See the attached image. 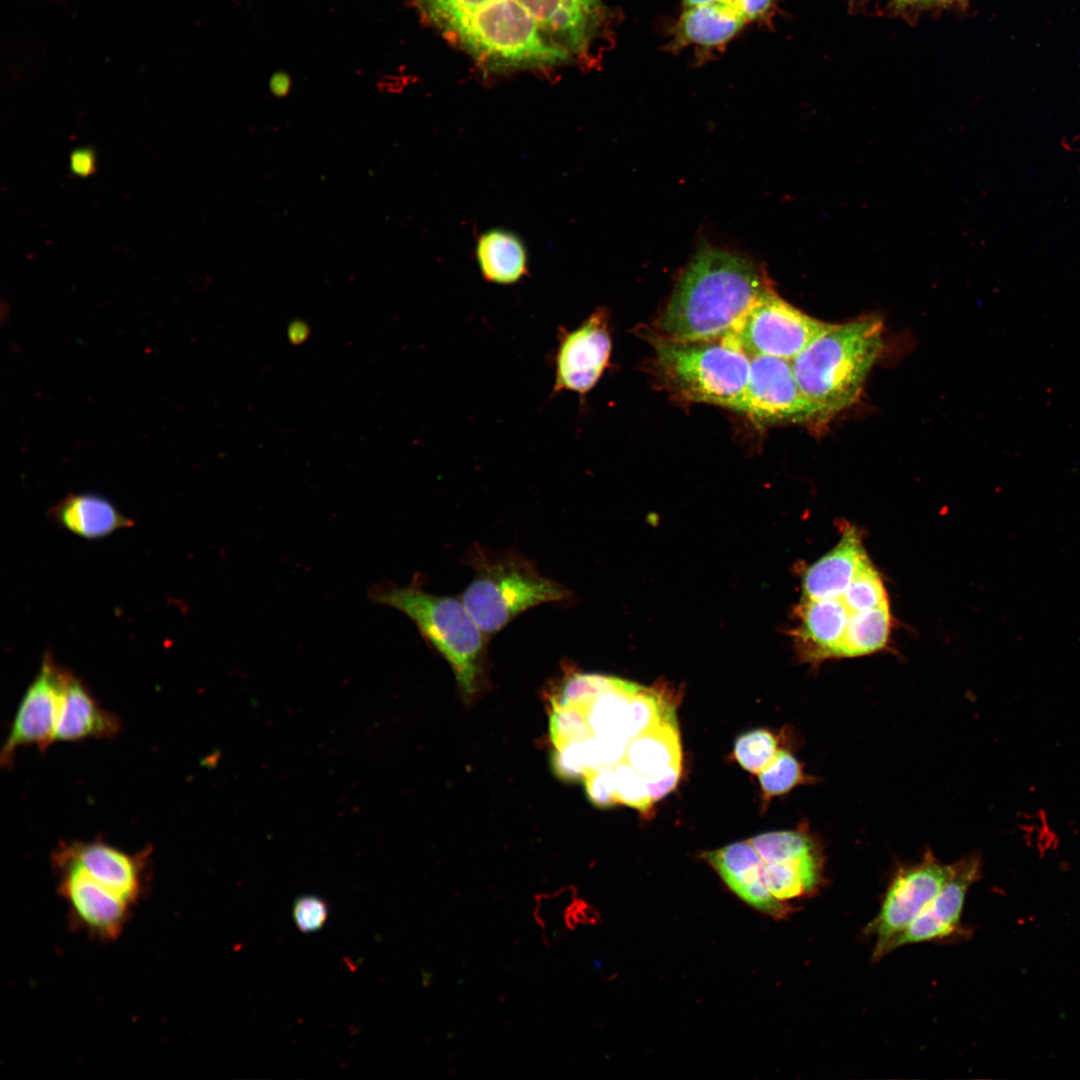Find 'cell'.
Instances as JSON below:
<instances>
[{
    "mask_svg": "<svg viewBox=\"0 0 1080 1080\" xmlns=\"http://www.w3.org/2000/svg\"><path fill=\"white\" fill-rule=\"evenodd\" d=\"M424 24L488 72L547 70L574 61L520 0H409Z\"/></svg>",
    "mask_w": 1080,
    "mask_h": 1080,
    "instance_id": "obj_1",
    "label": "cell"
},
{
    "mask_svg": "<svg viewBox=\"0 0 1080 1080\" xmlns=\"http://www.w3.org/2000/svg\"><path fill=\"white\" fill-rule=\"evenodd\" d=\"M771 290L767 273L755 261L721 248H701L680 275L655 336L672 341L723 337Z\"/></svg>",
    "mask_w": 1080,
    "mask_h": 1080,
    "instance_id": "obj_2",
    "label": "cell"
},
{
    "mask_svg": "<svg viewBox=\"0 0 1080 1080\" xmlns=\"http://www.w3.org/2000/svg\"><path fill=\"white\" fill-rule=\"evenodd\" d=\"M883 321L874 315L827 326L792 360L813 427H822L859 399L883 349Z\"/></svg>",
    "mask_w": 1080,
    "mask_h": 1080,
    "instance_id": "obj_3",
    "label": "cell"
},
{
    "mask_svg": "<svg viewBox=\"0 0 1080 1080\" xmlns=\"http://www.w3.org/2000/svg\"><path fill=\"white\" fill-rule=\"evenodd\" d=\"M465 561L473 568L474 578L460 598L487 637L530 608L572 599L567 587L543 576L534 562L519 552H495L474 545Z\"/></svg>",
    "mask_w": 1080,
    "mask_h": 1080,
    "instance_id": "obj_4",
    "label": "cell"
},
{
    "mask_svg": "<svg viewBox=\"0 0 1080 1080\" xmlns=\"http://www.w3.org/2000/svg\"><path fill=\"white\" fill-rule=\"evenodd\" d=\"M372 599L405 614L423 638L448 662L462 691L470 696L481 682L488 637L461 598L428 593L416 584L377 587Z\"/></svg>",
    "mask_w": 1080,
    "mask_h": 1080,
    "instance_id": "obj_5",
    "label": "cell"
},
{
    "mask_svg": "<svg viewBox=\"0 0 1080 1080\" xmlns=\"http://www.w3.org/2000/svg\"><path fill=\"white\" fill-rule=\"evenodd\" d=\"M665 387L686 401L741 411L750 357L727 338L672 341L652 338Z\"/></svg>",
    "mask_w": 1080,
    "mask_h": 1080,
    "instance_id": "obj_6",
    "label": "cell"
},
{
    "mask_svg": "<svg viewBox=\"0 0 1080 1080\" xmlns=\"http://www.w3.org/2000/svg\"><path fill=\"white\" fill-rule=\"evenodd\" d=\"M828 325L788 303L773 289L724 337L750 358L772 356L792 360Z\"/></svg>",
    "mask_w": 1080,
    "mask_h": 1080,
    "instance_id": "obj_7",
    "label": "cell"
},
{
    "mask_svg": "<svg viewBox=\"0 0 1080 1080\" xmlns=\"http://www.w3.org/2000/svg\"><path fill=\"white\" fill-rule=\"evenodd\" d=\"M949 874L950 865L941 864L930 850L925 852L920 862L896 872L879 913L865 928L866 935L876 937L873 961L888 954L890 943L937 895Z\"/></svg>",
    "mask_w": 1080,
    "mask_h": 1080,
    "instance_id": "obj_8",
    "label": "cell"
},
{
    "mask_svg": "<svg viewBox=\"0 0 1080 1080\" xmlns=\"http://www.w3.org/2000/svg\"><path fill=\"white\" fill-rule=\"evenodd\" d=\"M552 395L569 391L585 396L609 365L612 340L608 312L598 308L578 327L558 329Z\"/></svg>",
    "mask_w": 1080,
    "mask_h": 1080,
    "instance_id": "obj_9",
    "label": "cell"
},
{
    "mask_svg": "<svg viewBox=\"0 0 1080 1080\" xmlns=\"http://www.w3.org/2000/svg\"><path fill=\"white\" fill-rule=\"evenodd\" d=\"M741 412L760 423H800L812 426L813 414L796 380L791 360L754 356Z\"/></svg>",
    "mask_w": 1080,
    "mask_h": 1080,
    "instance_id": "obj_10",
    "label": "cell"
},
{
    "mask_svg": "<svg viewBox=\"0 0 1080 1080\" xmlns=\"http://www.w3.org/2000/svg\"><path fill=\"white\" fill-rule=\"evenodd\" d=\"M59 667L50 653L25 691L0 752L2 766H10L16 751L36 745L46 749L54 740L58 703Z\"/></svg>",
    "mask_w": 1080,
    "mask_h": 1080,
    "instance_id": "obj_11",
    "label": "cell"
},
{
    "mask_svg": "<svg viewBox=\"0 0 1080 1080\" xmlns=\"http://www.w3.org/2000/svg\"><path fill=\"white\" fill-rule=\"evenodd\" d=\"M146 855H131L103 841L64 844L56 868L74 867L134 905L143 894Z\"/></svg>",
    "mask_w": 1080,
    "mask_h": 1080,
    "instance_id": "obj_12",
    "label": "cell"
},
{
    "mask_svg": "<svg viewBox=\"0 0 1080 1080\" xmlns=\"http://www.w3.org/2000/svg\"><path fill=\"white\" fill-rule=\"evenodd\" d=\"M982 858L974 853L950 865V874L937 895L889 945L888 953L907 944L943 939L960 926L969 888L982 876Z\"/></svg>",
    "mask_w": 1080,
    "mask_h": 1080,
    "instance_id": "obj_13",
    "label": "cell"
},
{
    "mask_svg": "<svg viewBox=\"0 0 1080 1080\" xmlns=\"http://www.w3.org/2000/svg\"><path fill=\"white\" fill-rule=\"evenodd\" d=\"M56 869L60 873L58 892L68 904L73 923L92 936L116 939L132 904L77 868Z\"/></svg>",
    "mask_w": 1080,
    "mask_h": 1080,
    "instance_id": "obj_14",
    "label": "cell"
},
{
    "mask_svg": "<svg viewBox=\"0 0 1080 1080\" xmlns=\"http://www.w3.org/2000/svg\"><path fill=\"white\" fill-rule=\"evenodd\" d=\"M520 1L543 32L574 60L591 56L607 16L602 0Z\"/></svg>",
    "mask_w": 1080,
    "mask_h": 1080,
    "instance_id": "obj_15",
    "label": "cell"
},
{
    "mask_svg": "<svg viewBox=\"0 0 1080 1080\" xmlns=\"http://www.w3.org/2000/svg\"><path fill=\"white\" fill-rule=\"evenodd\" d=\"M704 859L716 870L726 885L745 903L776 919L787 917L793 908L779 901L769 891L764 862L750 841H740L708 851Z\"/></svg>",
    "mask_w": 1080,
    "mask_h": 1080,
    "instance_id": "obj_16",
    "label": "cell"
},
{
    "mask_svg": "<svg viewBox=\"0 0 1080 1080\" xmlns=\"http://www.w3.org/2000/svg\"><path fill=\"white\" fill-rule=\"evenodd\" d=\"M120 729L119 717L104 709L79 677L60 666L54 740L111 738Z\"/></svg>",
    "mask_w": 1080,
    "mask_h": 1080,
    "instance_id": "obj_17",
    "label": "cell"
},
{
    "mask_svg": "<svg viewBox=\"0 0 1080 1080\" xmlns=\"http://www.w3.org/2000/svg\"><path fill=\"white\" fill-rule=\"evenodd\" d=\"M747 22L728 2L684 9L672 27L670 51L693 46L711 51L726 46Z\"/></svg>",
    "mask_w": 1080,
    "mask_h": 1080,
    "instance_id": "obj_18",
    "label": "cell"
},
{
    "mask_svg": "<svg viewBox=\"0 0 1080 1080\" xmlns=\"http://www.w3.org/2000/svg\"><path fill=\"white\" fill-rule=\"evenodd\" d=\"M850 611L840 598L804 599L798 608L799 625L793 634L808 660L836 657Z\"/></svg>",
    "mask_w": 1080,
    "mask_h": 1080,
    "instance_id": "obj_19",
    "label": "cell"
},
{
    "mask_svg": "<svg viewBox=\"0 0 1080 1080\" xmlns=\"http://www.w3.org/2000/svg\"><path fill=\"white\" fill-rule=\"evenodd\" d=\"M866 557L860 533L847 527L839 543L806 570L802 581L804 597L840 598Z\"/></svg>",
    "mask_w": 1080,
    "mask_h": 1080,
    "instance_id": "obj_20",
    "label": "cell"
},
{
    "mask_svg": "<svg viewBox=\"0 0 1080 1080\" xmlns=\"http://www.w3.org/2000/svg\"><path fill=\"white\" fill-rule=\"evenodd\" d=\"M48 516L58 527L88 540L134 525L110 500L91 493L66 496L49 510Z\"/></svg>",
    "mask_w": 1080,
    "mask_h": 1080,
    "instance_id": "obj_21",
    "label": "cell"
},
{
    "mask_svg": "<svg viewBox=\"0 0 1080 1080\" xmlns=\"http://www.w3.org/2000/svg\"><path fill=\"white\" fill-rule=\"evenodd\" d=\"M475 257L485 280L511 285L528 273V252L514 232L493 228L482 233L475 246Z\"/></svg>",
    "mask_w": 1080,
    "mask_h": 1080,
    "instance_id": "obj_22",
    "label": "cell"
},
{
    "mask_svg": "<svg viewBox=\"0 0 1080 1080\" xmlns=\"http://www.w3.org/2000/svg\"><path fill=\"white\" fill-rule=\"evenodd\" d=\"M624 760L645 780L661 776L681 765V747L676 717L666 719L630 739Z\"/></svg>",
    "mask_w": 1080,
    "mask_h": 1080,
    "instance_id": "obj_23",
    "label": "cell"
},
{
    "mask_svg": "<svg viewBox=\"0 0 1080 1080\" xmlns=\"http://www.w3.org/2000/svg\"><path fill=\"white\" fill-rule=\"evenodd\" d=\"M638 686L633 682L623 680L618 687L591 699L559 703L579 707L586 716L592 735L621 737L627 740L630 697Z\"/></svg>",
    "mask_w": 1080,
    "mask_h": 1080,
    "instance_id": "obj_24",
    "label": "cell"
},
{
    "mask_svg": "<svg viewBox=\"0 0 1080 1080\" xmlns=\"http://www.w3.org/2000/svg\"><path fill=\"white\" fill-rule=\"evenodd\" d=\"M891 629L889 604L850 612L836 657H856L884 648Z\"/></svg>",
    "mask_w": 1080,
    "mask_h": 1080,
    "instance_id": "obj_25",
    "label": "cell"
},
{
    "mask_svg": "<svg viewBox=\"0 0 1080 1080\" xmlns=\"http://www.w3.org/2000/svg\"><path fill=\"white\" fill-rule=\"evenodd\" d=\"M672 717H675V711L662 695L653 689L638 686L630 697L627 740Z\"/></svg>",
    "mask_w": 1080,
    "mask_h": 1080,
    "instance_id": "obj_26",
    "label": "cell"
},
{
    "mask_svg": "<svg viewBox=\"0 0 1080 1080\" xmlns=\"http://www.w3.org/2000/svg\"><path fill=\"white\" fill-rule=\"evenodd\" d=\"M850 612H858L888 603L886 589L878 571L866 557L841 596Z\"/></svg>",
    "mask_w": 1080,
    "mask_h": 1080,
    "instance_id": "obj_27",
    "label": "cell"
},
{
    "mask_svg": "<svg viewBox=\"0 0 1080 1080\" xmlns=\"http://www.w3.org/2000/svg\"><path fill=\"white\" fill-rule=\"evenodd\" d=\"M766 799L787 793L796 785L807 782L801 764L785 750L779 749L771 762L758 774Z\"/></svg>",
    "mask_w": 1080,
    "mask_h": 1080,
    "instance_id": "obj_28",
    "label": "cell"
},
{
    "mask_svg": "<svg viewBox=\"0 0 1080 1080\" xmlns=\"http://www.w3.org/2000/svg\"><path fill=\"white\" fill-rule=\"evenodd\" d=\"M778 750L773 734L764 729H756L742 734L736 740L734 755L745 770L759 774Z\"/></svg>",
    "mask_w": 1080,
    "mask_h": 1080,
    "instance_id": "obj_29",
    "label": "cell"
},
{
    "mask_svg": "<svg viewBox=\"0 0 1080 1080\" xmlns=\"http://www.w3.org/2000/svg\"><path fill=\"white\" fill-rule=\"evenodd\" d=\"M749 841L763 862L779 860L818 845L809 834L801 831L768 832L757 835Z\"/></svg>",
    "mask_w": 1080,
    "mask_h": 1080,
    "instance_id": "obj_30",
    "label": "cell"
},
{
    "mask_svg": "<svg viewBox=\"0 0 1080 1080\" xmlns=\"http://www.w3.org/2000/svg\"><path fill=\"white\" fill-rule=\"evenodd\" d=\"M612 769L618 803L634 808L644 815L648 814L652 808L653 800L646 780L625 760L616 764Z\"/></svg>",
    "mask_w": 1080,
    "mask_h": 1080,
    "instance_id": "obj_31",
    "label": "cell"
},
{
    "mask_svg": "<svg viewBox=\"0 0 1080 1080\" xmlns=\"http://www.w3.org/2000/svg\"><path fill=\"white\" fill-rule=\"evenodd\" d=\"M327 902L315 894H302L292 905V918L299 931L314 933L324 927L328 920Z\"/></svg>",
    "mask_w": 1080,
    "mask_h": 1080,
    "instance_id": "obj_32",
    "label": "cell"
},
{
    "mask_svg": "<svg viewBox=\"0 0 1080 1080\" xmlns=\"http://www.w3.org/2000/svg\"><path fill=\"white\" fill-rule=\"evenodd\" d=\"M584 780L587 796L595 806L608 808L618 803L612 768L590 771Z\"/></svg>",
    "mask_w": 1080,
    "mask_h": 1080,
    "instance_id": "obj_33",
    "label": "cell"
},
{
    "mask_svg": "<svg viewBox=\"0 0 1080 1080\" xmlns=\"http://www.w3.org/2000/svg\"><path fill=\"white\" fill-rule=\"evenodd\" d=\"M775 0H729V3L748 23L766 18Z\"/></svg>",
    "mask_w": 1080,
    "mask_h": 1080,
    "instance_id": "obj_34",
    "label": "cell"
},
{
    "mask_svg": "<svg viewBox=\"0 0 1080 1080\" xmlns=\"http://www.w3.org/2000/svg\"><path fill=\"white\" fill-rule=\"evenodd\" d=\"M680 772L681 765H676L661 776L646 780L653 802L660 800L675 788Z\"/></svg>",
    "mask_w": 1080,
    "mask_h": 1080,
    "instance_id": "obj_35",
    "label": "cell"
},
{
    "mask_svg": "<svg viewBox=\"0 0 1080 1080\" xmlns=\"http://www.w3.org/2000/svg\"><path fill=\"white\" fill-rule=\"evenodd\" d=\"M70 163L71 169L75 174L80 176H87L94 170V155L89 150L81 149L79 151H75L71 155Z\"/></svg>",
    "mask_w": 1080,
    "mask_h": 1080,
    "instance_id": "obj_36",
    "label": "cell"
},
{
    "mask_svg": "<svg viewBox=\"0 0 1080 1080\" xmlns=\"http://www.w3.org/2000/svg\"><path fill=\"white\" fill-rule=\"evenodd\" d=\"M291 88V78L285 72L275 73L270 80V90L277 97L286 96Z\"/></svg>",
    "mask_w": 1080,
    "mask_h": 1080,
    "instance_id": "obj_37",
    "label": "cell"
},
{
    "mask_svg": "<svg viewBox=\"0 0 1080 1080\" xmlns=\"http://www.w3.org/2000/svg\"><path fill=\"white\" fill-rule=\"evenodd\" d=\"M684 9L728 2L729 0H681Z\"/></svg>",
    "mask_w": 1080,
    "mask_h": 1080,
    "instance_id": "obj_38",
    "label": "cell"
},
{
    "mask_svg": "<svg viewBox=\"0 0 1080 1080\" xmlns=\"http://www.w3.org/2000/svg\"><path fill=\"white\" fill-rule=\"evenodd\" d=\"M897 1L902 2V3H913V2L925 1V0H897Z\"/></svg>",
    "mask_w": 1080,
    "mask_h": 1080,
    "instance_id": "obj_39",
    "label": "cell"
},
{
    "mask_svg": "<svg viewBox=\"0 0 1080 1080\" xmlns=\"http://www.w3.org/2000/svg\"><path fill=\"white\" fill-rule=\"evenodd\" d=\"M925 1H946V0H925Z\"/></svg>",
    "mask_w": 1080,
    "mask_h": 1080,
    "instance_id": "obj_40",
    "label": "cell"
}]
</instances>
